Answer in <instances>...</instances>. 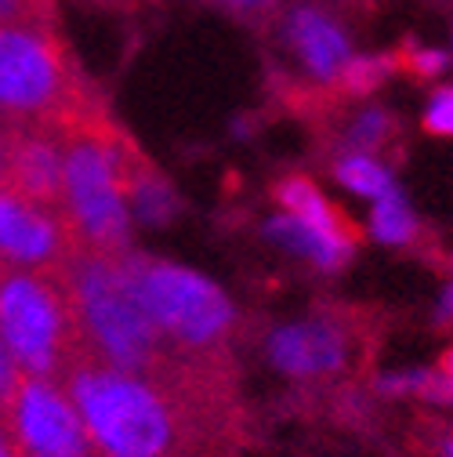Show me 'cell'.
I'll return each mask as SVG.
<instances>
[{"label":"cell","instance_id":"cell-1","mask_svg":"<svg viewBox=\"0 0 453 457\" xmlns=\"http://www.w3.org/2000/svg\"><path fill=\"white\" fill-rule=\"evenodd\" d=\"M62 392L98 457H214L236 439V395H203L160 385L80 353Z\"/></svg>","mask_w":453,"mask_h":457},{"label":"cell","instance_id":"cell-2","mask_svg":"<svg viewBox=\"0 0 453 457\" xmlns=\"http://www.w3.org/2000/svg\"><path fill=\"white\" fill-rule=\"evenodd\" d=\"M59 279L70 295L80 349L87 356L171 388L203 392V395H233L236 381L200 370L156 330L135 287L128 283L117 254H98L73 244L70 258L59 269Z\"/></svg>","mask_w":453,"mask_h":457},{"label":"cell","instance_id":"cell-3","mask_svg":"<svg viewBox=\"0 0 453 457\" xmlns=\"http://www.w3.org/2000/svg\"><path fill=\"white\" fill-rule=\"evenodd\" d=\"M138 145L98 109L62 131V200L59 211L80 247L98 254L131 251L128 170Z\"/></svg>","mask_w":453,"mask_h":457},{"label":"cell","instance_id":"cell-4","mask_svg":"<svg viewBox=\"0 0 453 457\" xmlns=\"http://www.w3.org/2000/svg\"><path fill=\"white\" fill-rule=\"evenodd\" d=\"M117 258H120V269L135 287L142 309L156 323V330L200 370L236 381L233 337H236L240 320H236V309L229 305V298H225L210 279H203L182 265L160 262V258H149L138 251H124Z\"/></svg>","mask_w":453,"mask_h":457},{"label":"cell","instance_id":"cell-5","mask_svg":"<svg viewBox=\"0 0 453 457\" xmlns=\"http://www.w3.org/2000/svg\"><path fill=\"white\" fill-rule=\"evenodd\" d=\"M0 105L4 120L66 131L102 109L98 91L80 77L54 22L0 26Z\"/></svg>","mask_w":453,"mask_h":457},{"label":"cell","instance_id":"cell-6","mask_svg":"<svg viewBox=\"0 0 453 457\" xmlns=\"http://www.w3.org/2000/svg\"><path fill=\"white\" fill-rule=\"evenodd\" d=\"M0 345L19 374L62 381L84 349L59 272L0 265Z\"/></svg>","mask_w":453,"mask_h":457},{"label":"cell","instance_id":"cell-7","mask_svg":"<svg viewBox=\"0 0 453 457\" xmlns=\"http://www.w3.org/2000/svg\"><path fill=\"white\" fill-rule=\"evenodd\" d=\"M0 421L22 457H98L73 399L54 381L19 374Z\"/></svg>","mask_w":453,"mask_h":457},{"label":"cell","instance_id":"cell-8","mask_svg":"<svg viewBox=\"0 0 453 457\" xmlns=\"http://www.w3.org/2000/svg\"><path fill=\"white\" fill-rule=\"evenodd\" d=\"M73 244L77 240L59 207L37 204L12 186H0V265L59 272Z\"/></svg>","mask_w":453,"mask_h":457},{"label":"cell","instance_id":"cell-9","mask_svg":"<svg viewBox=\"0 0 453 457\" xmlns=\"http://www.w3.org/2000/svg\"><path fill=\"white\" fill-rule=\"evenodd\" d=\"M268 353L291 378H334L359 353V330L345 316H316L268 337Z\"/></svg>","mask_w":453,"mask_h":457},{"label":"cell","instance_id":"cell-10","mask_svg":"<svg viewBox=\"0 0 453 457\" xmlns=\"http://www.w3.org/2000/svg\"><path fill=\"white\" fill-rule=\"evenodd\" d=\"M8 186L22 196L59 207L62 200V131L4 120Z\"/></svg>","mask_w":453,"mask_h":457},{"label":"cell","instance_id":"cell-11","mask_svg":"<svg viewBox=\"0 0 453 457\" xmlns=\"http://www.w3.org/2000/svg\"><path fill=\"white\" fill-rule=\"evenodd\" d=\"M276 200L291 211V218H298L301 225H309L316 237H323L326 244H334L337 251H345L352 254L356 244L363 240L359 228L337 211L334 204H326V196L309 182V179H283L276 186Z\"/></svg>","mask_w":453,"mask_h":457},{"label":"cell","instance_id":"cell-12","mask_svg":"<svg viewBox=\"0 0 453 457\" xmlns=\"http://www.w3.org/2000/svg\"><path fill=\"white\" fill-rule=\"evenodd\" d=\"M291 33H294V44H298V51H301V59L309 62V70H312L316 77H323V80H342L345 66L352 62L349 40H345V33L337 29L323 12H316V8L294 12Z\"/></svg>","mask_w":453,"mask_h":457},{"label":"cell","instance_id":"cell-13","mask_svg":"<svg viewBox=\"0 0 453 457\" xmlns=\"http://www.w3.org/2000/svg\"><path fill=\"white\" fill-rule=\"evenodd\" d=\"M128 204L145 218V221H167L178 211L175 193L163 186V179L156 175V167L138 153L131 170H128Z\"/></svg>","mask_w":453,"mask_h":457},{"label":"cell","instance_id":"cell-14","mask_svg":"<svg viewBox=\"0 0 453 457\" xmlns=\"http://www.w3.org/2000/svg\"><path fill=\"white\" fill-rule=\"evenodd\" d=\"M268 233L276 237V240H283L287 247H294V251H301L305 258H312L316 265H323V269H337L349 254L345 251H337L334 244H326L323 237H316L309 225H301L298 218H276V221H268Z\"/></svg>","mask_w":453,"mask_h":457},{"label":"cell","instance_id":"cell-15","mask_svg":"<svg viewBox=\"0 0 453 457\" xmlns=\"http://www.w3.org/2000/svg\"><path fill=\"white\" fill-rule=\"evenodd\" d=\"M337 179H342L349 189L363 193V196H374V200H384L395 193L391 179H388V170L370 160V156H345V160H337Z\"/></svg>","mask_w":453,"mask_h":457},{"label":"cell","instance_id":"cell-16","mask_svg":"<svg viewBox=\"0 0 453 457\" xmlns=\"http://www.w3.org/2000/svg\"><path fill=\"white\" fill-rule=\"evenodd\" d=\"M374 233L384 240V244H410L417 237V221L410 214V207L399 200V196H384L377 200L374 207Z\"/></svg>","mask_w":453,"mask_h":457},{"label":"cell","instance_id":"cell-17","mask_svg":"<svg viewBox=\"0 0 453 457\" xmlns=\"http://www.w3.org/2000/svg\"><path fill=\"white\" fill-rule=\"evenodd\" d=\"M54 22V0H0V26Z\"/></svg>","mask_w":453,"mask_h":457},{"label":"cell","instance_id":"cell-18","mask_svg":"<svg viewBox=\"0 0 453 457\" xmlns=\"http://www.w3.org/2000/svg\"><path fill=\"white\" fill-rule=\"evenodd\" d=\"M391 128H395V124L384 117V112L370 109V112H363L359 124L352 128V142H356L359 149H377V145H384V138L391 135Z\"/></svg>","mask_w":453,"mask_h":457},{"label":"cell","instance_id":"cell-19","mask_svg":"<svg viewBox=\"0 0 453 457\" xmlns=\"http://www.w3.org/2000/svg\"><path fill=\"white\" fill-rule=\"evenodd\" d=\"M384 73H388V62H381V59H352L349 66H345V73H342V80L349 84V91H370L377 80H384Z\"/></svg>","mask_w":453,"mask_h":457},{"label":"cell","instance_id":"cell-20","mask_svg":"<svg viewBox=\"0 0 453 457\" xmlns=\"http://www.w3.org/2000/svg\"><path fill=\"white\" fill-rule=\"evenodd\" d=\"M424 131L432 135H453V87L439 91L424 112Z\"/></svg>","mask_w":453,"mask_h":457},{"label":"cell","instance_id":"cell-21","mask_svg":"<svg viewBox=\"0 0 453 457\" xmlns=\"http://www.w3.org/2000/svg\"><path fill=\"white\" fill-rule=\"evenodd\" d=\"M446 66V54L442 51H410L407 54V70L421 73V77H435Z\"/></svg>","mask_w":453,"mask_h":457},{"label":"cell","instance_id":"cell-22","mask_svg":"<svg viewBox=\"0 0 453 457\" xmlns=\"http://www.w3.org/2000/svg\"><path fill=\"white\" fill-rule=\"evenodd\" d=\"M15 378H19V370H15L12 356L4 353V345H0V411H4L8 395H12V388H15Z\"/></svg>","mask_w":453,"mask_h":457},{"label":"cell","instance_id":"cell-23","mask_svg":"<svg viewBox=\"0 0 453 457\" xmlns=\"http://www.w3.org/2000/svg\"><path fill=\"white\" fill-rule=\"evenodd\" d=\"M0 457H22V453H19V446L12 443V436H8L4 421H0Z\"/></svg>","mask_w":453,"mask_h":457},{"label":"cell","instance_id":"cell-24","mask_svg":"<svg viewBox=\"0 0 453 457\" xmlns=\"http://www.w3.org/2000/svg\"><path fill=\"white\" fill-rule=\"evenodd\" d=\"M225 4H233L236 12H258V8H268L272 0H225Z\"/></svg>","mask_w":453,"mask_h":457},{"label":"cell","instance_id":"cell-25","mask_svg":"<svg viewBox=\"0 0 453 457\" xmlns=\"http://www.w3.org/2000/svg\"><path fill=\"white\" fill-rule=\"evenodd\" d=\"M0 186H8V156H4V117H0Z\"/></svg>","mask_w":453,"mask_h":457},{"label":"cell","instance_id":"cell-26","mask_svg":"<svg viewBox=\"0 0 453 457\" xmlns=\"http://www.w3.org/2000/svg\"><path fill=\"white\" fill-rule=\"evenodd\" d=\"M439 370H442V374L453 381V349H446V353H442V360H439Z\"/></svg>","mask_w":453,"mask_h":457},{"label":"cell","instance_id":"cell-27","mask_svg":"<svg viewBox=\"0 0 453 457\" xmlns=\"http://www.w3.org/2000/svg\"><path fill=\"white\" fill-rule=\"evenodd\" d=\"M446 457H453V439H449V443H446Z\"/></svg>","mask_w":453,"mask_h":457}]
</instances>
